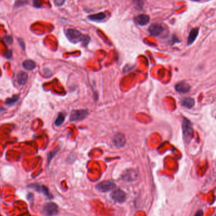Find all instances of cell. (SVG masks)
<instances>
[{
    "label": "cell",
    "instance_id": "obj_29",
    "mask_svg": "<svg viewBox=\"0 0 216 216\" xmlns=\"http://www.w3.org/2000/svg\"><path fill=\"white\" fill-rule=\"evenodd\" d=\"M5 109L4 108H3V107H0V113H2V112H3V111H5Z\"/></svg>",
    "mask_w": 216,
    "mask_h": 216
},
{
    "label": "cell",
    "instance_id": "obj_13",
    "mask_svg": "<svg viewBox=\"0 0 216 216\" xmlns=\"http://www.w3.org/2000/svg\"><path fill=\"white\" fill-rule=\"evenodd\" d=\"M198 32H199L198 28H194L190 30L188 39H187V45H191L194 42V41L196 40V39L198 35Z\"/></svg>",
    "mask_w": 216,
    "mask_h": 216
},
{
    "label": "cell",
    "instance_id": "obj_24",
    "mask_svg": "<svg viewBox=\"0 0 216 216\" xmlns=\"http://www.w3.org/2000/svg\"><path fill=\"white\" fill-rule=\"evenodd\" d=\"M54 2L57 6H62L64 4L65 0H54Z\"/></svg>",
    "mask_w": 216,
    "mask_h": 216
},
{
    "label": "cell",
    "instance_id": "obj_3",
    "mask_svg": "<svg viewBox=\"0 0 216 216\" xmlns=\"http://www.w3.org/2000/svg\"><path fill=\"white\" fill-rule=\"evenodd\" d=\"M89 115L87 110H75L71 112L70 120L72 122L79 121L86 119Z\"/></svg>",
    "mask_w": 216,
    "mask_h": 216
},
{
    "label": "cell",
    "instance_id": "obj_30",
    "mask_svg": "<svg viewBox=\"0 0 216 216\" xmlns=\"http://www.w3.org/2000/svg\"><path fill=\"white\" fill-rule=\"evenodd\" d=\"M192 1H193V2H200V1H201V0H192Z\"/></svg>",
    "mask_w": 216,
    "mask_h": 216
},
{
    "label": "cell",
    "instance_id": "obj_17",
    "mask_svg": "<svg viewBox=\"0 0 216 216\" xmlns=\"http://www.w3.org/2000/svg\"><path fill=\"white\" fill-rule=\"evenodd\" d=\"M22 66L27 70H33L36 68V65L33 60H27L22 63Z\"/></svg>",
    "mask_w": 216,
    "mask_h": 216
},
{
    "label": "cell",
    "instance_id": "obj_7",
    "mask_svg": "<svg viewBox=\"0 0 216 216\" xmlns=\"http://www.w3.org/2000/svg\"><path fill=\"white\" fill-rule=\"evenodd\" d=\"M111 198L117 203H124L126 200V194L122 190L117 189L113 191L110 194Z\"/></svg>",
    "mask_w": 216,
    "mask_h": 216
},
{
    "label": "cell",
    "instance_id": "obj_15",
    "mask_svg": "<svg viewBox=\"0 0 216 216\" xmlns=\"http://www.w3.org/2000/svg\"><path fill=\"white\" fill-rule=\"evenodd\" d=\"M180 103L183 107L188 108H191L194 105V100L190 97H184L181 99Z\"/></svg>",
    "mask_w": 216,
    "mask_h": 216
},
{
    "label": "cell",
    "instance_id": "obj_4",
    "mask_svg": "<svg viewBox=\"0 0 216 216\" xmlns=\"http://www.w3.org/2000/svg\"><path fill=\"white\" fill-rule=\"evenodd\" d=\"M41 212L46 215H56L58 213V206L53 202L46 203L43 205Z\"/></svg>",
    "mask_w": 216,
    "mask_h": 216
},
{
    "label": "cell",
    "instance_id": "obj_11",
    "mask_svg": "<svg viewBox=\"0 0 216 216\" xmlns=\"http://www.w3.org/2000/svg\"><path fill=\"white\" fill-rule=\"evenodd\" d=\"M138 178V173L135 170L126 171L122 176V179L124 181L132 182L135 181Z\"/></svg>",
    "mask_w": 216,
    "mask_h": 216
},
{
    "label": "cell",
    "instance_id": "obj_10",
    "mask_svg": "<svg viewBox=\"0 0 216 216\" xmlns=\"http://www.w3.org/2000/svg\"><path fill=\"white\" fill-rule=\"evenodd\" d=\"M150 16L146 14H139L134 18L135 23L140 26H145L150 22Z\"/></svg>",
    "mask_w": 216,
    "mask_h": 216
},
{
    "label": "cell",
    "instance_id": "obj_23",
    "mask_svg": "<svg viewBox=\"0 0 216 216\" xmlns=\"http://www.w3.org/2000/svg\"><path fill=\"white\" fill-rule=\"evenodd\" d=\"M17 41H18V44L20 45V47H21L24 50H25L26 49V45H25V43L24 42V41L22 39H20V38H18L17 39Z\"/></svg>",
    "mask_w": 216,
    "mask_h": 216
},
{
    "label": "cell",
    "instance_id": "obj_14",
    "mask_svg": "<svg viewBox=\"0 0 216 216\" xmlns=\"http://www.w3.org/2000/svg\"><path fill=\"white\" fill-rule=\"evenodd\" d=\"M17 83L20 85H25L28 80V74L25 72H20L16 77Z\"/></svg>",
    "mask_w": 216,
    "mask_h": 216
},
{
    "label": "cell",
    "instance_id": "obj_25",
    "mask_svg": "<svg viewBox=\"0 0 216 216\" xmlns=\"http://www.w3.org/2000/svg\"><path fill=\"white\" fill-rule=\"evenodd\" d=\"M172 41H173V43L172 45L175 44V43H180V41L177 38L176 36H173L172 37Z\"/></svg>",
    "mask_w": 216,
    "mask_h": 216
},
{
    "label": "cell",
    "instance_id": "obj_26",
    "mask_svg": "<svg viewBox=\"0 0 216 216\" xmlns=\"http://www.w3.org/2000/svg\"><path fill=\"white\" fill-rule=\"evenodd\" d=\"M27 199L30 201H33L34 199V194L33 193H29L27 194Z\"/></svg>",
    "mask_w": 216,
    "mask_h": 216
},
{
    "label": "cell",
    "instance_id": "obj_2",
    "mask_svg": "<svg viewBox=\"0 0 216 216\" xmlns=\"http://www.w3.org/2000/svg\"><path fill=\"white\" fill-rule=\"evenodd\" d=\"M183 131L185 139L187 142H190L193 138V129L191 123L187 119H184L183 123Z\"/></svg>",
    "mask_w": 216,
    "mask_h": 216
},
{
    "label": "cell",
    "instance_id": "obj_12",
    "mask_svg": "<svg viewBox=\"0 0 216 216\" xmlns=\"http://www.w3.org/2000/svg\"><path fill=\"white\" fill-rule=\"evenodd\" d=\"M175 89L180 93H187L191 89V86L185 81H181L176 84Z\"/></svg>",
    "mask_w": 216,
    "mask_h": 216
},
{
    "label": "cell",
    "instance_id": "obj_20",
    "mask_svg": "<svg viewBox=\"0 0 216 216\" xmlns=\"http://www.w3.org/2000/svg\"><path fill=\"white\" fill-rule=\"evenodd\" d=\"M59 149H56L55 150H53V151H50L49 153H48V163H49L51 160V159H52L55 155H56V154L57 153V152L58 151Z\"/></svg>",
    "mask_w": 216,
    "mask_h": 216
},
{
    "label": "cell",
    "instance_id": "obj_6",
    "mask_svg": "<svg viewBox=\"0 0 216 216\" xmlns=\"http://www.w3.org/2000/svg\"><path fill=\"white\" fill-rule=\"evenodd\" d=\"M116 184L113 182L109 181H103L98 184L96 187V188L98 191L100 192H108L116 188Z\"/></svg>",
    "mask_w": 216,
    "mask_h": 216
},
{
    "label": "cell",
    "instance_id": "obj_27",
    "mask_svg": "<svg viewBox=\"0 0 216 216\" xmlns=\"http://www.w3.org/2000/svg\"><path fill=\"white\" fill-rule=\"evenodd\" d=\"M6 56V58H11L12 57V51H7V54Z\"/></svg>",
    "mask_w": 216,
    "mask_h": 216
},
{
    "label": "cell",
    "instance_id": "obj_1",
    "mask_svg": "<svg viewBox=\"0 0 216 216\" xmlns=\"http://www.w3.org/2000/svg\"><path fill=\"white\" fill-rule=\"evenodd\" d=\"M67 38L71 43L76 44L81 42L83 46H86L90 41V37L88 35H83L79 30L73 29H69L65 31Z\"/></svg>",
    "mask_w": 216,
    "mask_h": 216
},
{
    "label": "cell",
    "instance_id": "obj_5",
    "mask_svg": "<svg viewBox=\"0 0 216 216\" xmlns=\"http://www.w3.org/2000/svg\"><path fill=\"white\" fill-rule=\"evenodd\" d=\"M148 31L151 36L158 37L162 35L164 32V27L161 24L154 23L151 24L148 27Z\"/></svg>",
    "mask_w": 216,
    "mask_h": 216
},
{
    "label": "cell",
    "instance_id": "obj_9",
    "mask_svg": "<svg viewBox=\"0 0 216 216\" xmlns=\"http://www.w3.org/2000/svg\"><path fill=\"white\" fill-rule=\"evenodd\" d=\"M112 143L117 148H122L126 145V138L124 135L120 133H117L114 135L112 139Z\"/></svg>",
    "mask_w": 216,
    "mask_h": 216
},
{
    "label": "cell",
    "instance_id": "obj_16",
    "mask_svg": "<svg viewBox=\"0 0 216 216\" xmlns=\"http://www.w3.org/2000/svg\"><path fill=\"white\" fill-rule=\"evenodd\" d=\"M106 15L105 14L100 12L98 14H93V15H90L88 17V18L92 22H98V21H102L106 18Z\"/></svg>",
    "mask_w": 216,
    "mask_h": 216
},
{
    "label": "cell",
    "instance_id": "obj_22",
    "mask_svg": "<svg viewBox=\"0 0 216 216\" xmlns=\"http://www.w3.org/2000/svg\"><path fill=\"white\" fill-rule=\"evenodd\" d=\"M4 39L5 41V42L7 43L8 44H12L13 43V37L10 36H5Z\"/></svg>",
    "mask_w": 216,
    "mask_h": 216
},
{
    "label": "cell",
    "instance_id": "obj_18",
    "mask_svg": "<svg viewBox=\"0 0 216 216\" xmlns=\"http://www.w3.org/2000/svg\"><path fill=\"white\" fill-rule=\"evenodd\" d=\"M64 121H65V116L62 114V113H59L55 121V124L56 126H60L63 124Z\"/></svg>",
    "mask_w": 216,
    "mask_h": 216
},
{
    "label": "cell",
    "instance_id": "obj_21",
    "mask_svg": "<svg viewBox=\"0 0 216 216\" xmlns=\"http://www.w3.org/2000/svg\"><path fill=\"white\" fill-rule=\"evenodd\" d=\"M133 3L136 6V7L139 9H141L143 7L144 2L143 0H133Z\"/></svg>",
    "mask_w": 216,
    "mask_h": 216
},
{
    "label": "cell",
    "instance_id": "obj_19",
    "mask_svg": "<svg viewBox=\"0 0 216 216\" xmlns=\"http://www.w3.org/2000/svg\"><path fill=\"white\" fill-rule=\"evenodd\" d=\"M20 96L19 95H14L12 98H10L6 100V104L7 105H11L15 104V102H17L19 100Z\"/></svg>",
    "mask_w": 216,
    "mask_h": 216
},
{
    "label": "cell",
    "instance_id": "obj_8",
    "mask_svg": "<svg viewBox=\"0 0 216 216\" xmlns=\"http://www.w3.org/2000/svg\"><path fill=\"white\" fill-rule=\"evenodd\" d=\"M27 187L29 188H32L37 192L43 193L46 197H47L49 199H51L53 198L52 195H51V194L49 193L48 188H46L45 186H43V185H39L38 184H29Z\"/></svg>",
    "mask_w": 216,
    "mask_h": 216
},
{
    "label": "cell",
    "instance_id": "obj_28",
    "mask_svg": "<svg viewBox=\"0 0 216 216\" xmlns=\"http://www.w3.org/2000/svg\"><path fill=\"white\" fill-rule=\"evenodd\" d=\"M196 215H203V212H202V210H199V212L198 213H197L195 214Z\"/></svg>",
    "mask_w": 216,
    "mask_h": 216
}]
</instances>
